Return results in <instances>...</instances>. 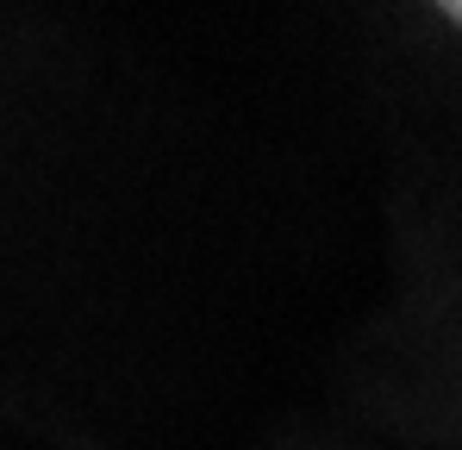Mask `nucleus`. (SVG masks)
I'll list each match as a JSON object with an SVG mask.
<instances>
[{
  "instance_id": "nucleus-1",
  "label": "nucleus",
  "mask_w": 462,
  "mask_h": 450,
  "mask_svg": "<svg viewBox=\"0 0 462 450\" xmlns=\"http://www.w3.org/2000/svg\"><path fill=\"white\" fill-rule=\"evenodd\" d=\"M431 6H438V13H444L450 25H462V0H431Z\"/></svg>"
}]
</instances>
